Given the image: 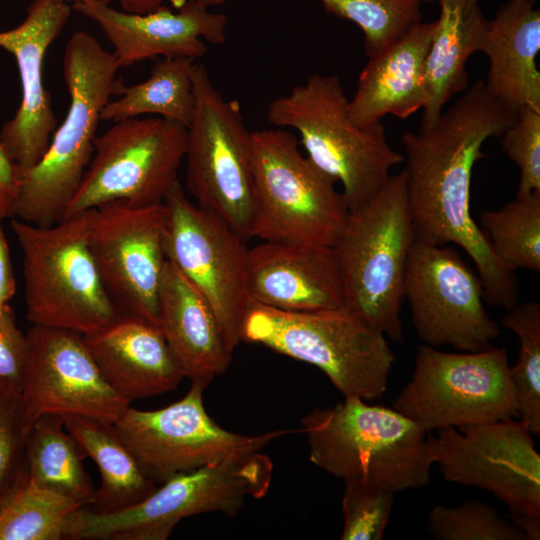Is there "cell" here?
<instances>
[{
  "label": "cell",
  "instance_id": "obj_1",
  "mask_svg": "<svg viewBox=\"0 0 540 540\" xmlns=\"http://www.w3.org/2000/svg\"><path fill=\"white\" fill-rule=\"evenodd\" d=\"M515 114L478 80L431 126L406 131L401 140L415 241L460 246L476 266L484 301L505 310L518 303L517 278L498 262L473 220L470 193L474 165L486 157L484 143L501 136Z\"/></svg>",
  "mask_w": 540,
  "mask_h": 540
},
{
  "label": "cell",
  "instance_id": "obj_2",
  "mask_svg": "<svg viewBox=\"0 0 540 540\" xmlns=\"http://www.w3.org/2000/svg\"><path fill=\"white\" fill-rule=\"evenodd\" d=\"M112 52L78 31L63 58L69 108L42 158L19 174L14 217L48 227L65 217L94 153L101 111L123 86Z\"/></svg>",
  "mask_w": 540,
  "mask_h": 540
},
{
  "label": "cell",
  "instance_id": "obj_3",
  "mask_svg": "<svg viewBox=\"0 0 540 540\" xmlns=\"http://www.w3.org/2000/svg\"><path fill=\"white\" fill-rule=\"evenodd\" d=\"M349 99L337 75L311 74L287 94L273 99L268 121L297 132L306 156L335 183L349 212L373 199L389 180L404 155L388 142L382 122L356 124Z\"/></svg>",
  "mask_w": 540,
  "mask_h": 540
},
{
  "label": "cell",
  "instance_id": "obj_4",
  "mask_svg": "<svg viewBox=\"0 0 540 540\" xmlns=\"http://www.w3.org/2000/svg\"><path fill=\"white\" fill-rule=\"evenodd\" d=\"M301 424L310 461L344 482L368 481L394 493L430 482L427 432L394 408L348 396L312 410Z\"/></svg>",
  "mask_w": 540,
  "mask_h": 540
},
{
  "label": "cell",
  "instance_id": "obj_5",
  "mask_svg": "<svg viewBox=\"0 0 540 540\" xmlns=\"http://www.w3.org/2000/svg\"><path fill=\"white\" fill-rule=\"evenodd\" d=\"M414 242L406 175L401 170L390 176L373 199L349 212L333 246L342 281V307L396 343L404 339L400 313Z\"/></svg>",
  "mask_w": 540,
  "mask_h": 540
},
{
  "label": "cell",
  "instance_id": "obj_6",
  "mask_svg": "<svg viewBox=\"0 0 540 540\" xmlns=\"http://www.w3.org/2000/svg\"><path fill=\"white\" fill-rule=\"evenodd\" d=\"M241 341L320 369L344 396L381 398L395 362L386 336L343 307L288 312L250 300Z\"/></svg>",
  "mask_w": 540,
  "mask_h": 540
},
{
  "label": "cell",
  "instance_id": "obj_7",
  "mask_svg": "<svg viewBox=\"0 0 540 540\" xmlns=\"http://www.w3.org/2000/svg\"><path fill=\"white\" fill-rule=\"evenodd\" d=\"M93 209L41 227L12 218L22 252L26 318L32 325L96 332L120 317L88 246Z\"/></svg>",
  "mask_w": 540,
  "mask_h": 540
},
{
  "label": "cell",
  "instance_id": "obj_8",
  "mask_svg": "<svg viewBox=\"0 0 540 540\" xmlns=\"http://www.w3.org/2000/svg\"><path fill=\"white\" fill-rule=\"evenodd\" d=\"M273 464L260 452L175 475L138 503L112 513L77 510L68 525L72 540H166L184 518L220 512L235 515L247 498L264 497Z\"/></svg>",
  "mask_w": 540,
  "mask_h": 540
},
{
  "label": "cell",
  "instance_id": "obj_9",
  "mask_svg": "<svg viewBox=\"0 0 540 540\" xmlns=\"http://www.w3.org/2000/svg\"><path fill=\"white\" fill-rule=\"evenodd\" d=\"M255 212L252 237L333 247L349 209L335 182L283 128L251 132Z\"/></svg>",
  "mask_w": 540,
  "mask_h": 540
},
{
  "label": "cell",
  "instance_id": "obj_10",
  "mask_svg": "<svg viewBox=\"0 0 540 540\" xmlns=\"http://www.w3.org/2000/svg\"><path fill=\"white\" fill-rule=\"evenodd\" d=\"M195 109L187 127L186 185L201 209L247 240L255 212L251 132L238 100L225 98L195 64Z\"/></svg>",
  "mask_w": 540,
  "mask_h": 540
},
{
  "label": "cell",
  "instance_id": "obj_11",
  "mask_svg": "<svg viewBox=\"0 0 540 540\" xmlns=\"http://www.w3.org/2000/svg\"><path fill=\"white\" fill-rule=\"evenodd\" d=\"M393 408L427 433L518 416L506 349L447 353L420 345Z\"/></svg>",
  "mask_w": 540,
  "mask_h": 540
},
{
  "label": "cell",
  "instance_id": "obj_12",
  "mask_svg": "<svg viewBox=\"0 0 540 540\" xmlns=\"http://www.w3.org/2000/svg\"><path fill=\"white\" fill-rule=\"evenodd\" d=\"M186 144L187 127L171 120L115 121L95 138L92 159L65 217L117 200L137 206L163 202L179 181Z\"/></svg>",
  "mask_w": 540,
  "mask_h": 540
},
{
  "label": "cell",
  "instance_id": "obj_13",
  "mask_svg": "<svg viewBox=\"0 0 540 540\" xmlns=\"http://www.w3.org/2000/svg\"><path fill=\"white\" fill-rule=\"evenodd\" d=\"M201 384L191 383L180 400L157 410L129 406L113 424L143 472L161 484L200 467L248 456L298 430L244 435L222 428L207 413Z\"/></svg>",
  "mask_w": 540,
  "mask_h": 540
},
{
  "label": "cell",
  "instance_id": "obj_14",
  "mask_svg": "<svg viewBox=\"0 0 540 540\" xmlns=\"http://www.w3.org/2000/svg\"><path fill=\"white\" fill-rule=\"evenodd\" d=\"M163 250L205 297L219 321L228 348L241 342V326L250 303L248 248L239 234L192 203L177 181L164 198Z\"/></svg>",
  "mask_w": 540,
  "mask_h": 540
},
{
  "label": "cell",
  "instance_id": "obj_15",
  "mask_svg": "<svg viewBox=\"0 0 540 540\" xmlns=\"http://www.w3.org/2000/svg\"><path fill=\"white\" fill-rule=\"evenodd\" d=\"M438 429L430 453L447 482L492 493L511 517L540 518V455L532 434L512 418Z\"/></svg>",
  "mask_w": 540,
  "mask_h": 540
},
{
  "label": "cell",
  "instance_id": "obj_16",
  "mask_svg": "<svg viewBox=\"0 0 540 540\" xmlns=\"http://www.w3.org/2000/svg\"><path fill=\"white\" fill-rule=\"evenodd\" d=\"M404 297L426 345L476 352L492 347L499 325L484 306L481 280L450 245L415 241L407 262Z\"/></svg>",
  "mask_w": 540,
  "mask_h": 540
},
{
  "label": "cell",
  "instance_id": "obj_17",
  "mask_svg": "<svg viewBox=\"0 0 540 540\" xmlns=\"http://www.w3.org/2000/svg\"><path fill=\"white\" fill-rule=\"evenodd\" d=\"M165 223L164 202L137 206L117 200L93 208L88 246L120 316L158 326Z\"/></svg>",
  "mask_w": 540,
  "mask_h": 540
},
{
  "label": "cell",
  "instance_id": "obj_18",
  "mask_svg": "<svg viewBox=\"0 0 540 540\" xmlns=\"http://www.w3.org/2000/svg\"><path fill=\"white\" fill-rule=\"evenodd\" d=\"M21 388L27 425L45 414L114 424L130 406L110 386L82 334L32 325Z\"/></svg>",
  "mask_w": 540,
  "mask_h": 540
},
{
  "label": "cell",
  "instance_id": "obj_19",
  "mask_svg": "<svg viewBox=\"0 0 540 540\" xmlns=\"http://www.w3.org/2000/svg\"><path fill=\"white\" fill-rule=\"evenodd\" d=\"M71 10L72 5L63 0H33L21 24L0 32V48L14 56L22 92L14 117L0 130V144L19 174L42 158L57 128L43 66L47 49L68 22Z\"/></svg>",
  "mask_w": 540,
  "mask_h": 540
},
{
  "label": "cell",
  "instance_id": "obj_20",
  "mask_svg": "<svg viewBox=\"0 0 540 540\" xmlns=\"http://www.w3.org/2000/svg\"><path fill=\"white\" fill-rule=\"evenodd\" d=\"M195 1L146 13L117 10L102 0H77L72 9L95 22L113 47L120 68L156 57L197 59L207 43L226 41L227 17Z\"/></svg>",
  "mask_w": 540,
  "mask_h": 540
},
{
  "label": "cell",
  "instance_id": "obj_21",
  "mask_svg": "<svg viewBox=\"0 0 540 540\" xmlns=\"http://www.w3.org/2000/svg\"><path fill=\"white\" fill-rule=\"evenodd\" d=\"M247 289L265 307L306 312L343 306V289L333 247L262 241L248 248Z\"/></svg>",
  "mask_w": 540,
  "mask_h": 540
},
{
  "label": "cell",
  "instance_id": "obj_22",
  "mask_svg": "<svg viewBox=\"0 0 540 540\" xmlns=\"http://www.w3.org/2000/svg\"><path fill=\"white\" fill-rule=\"evenodd\" d=\"M103 376L127 403L175 390L185 378L160 328L120 316L83 335Z\"/></svg>",
  "mask_w": 540,
  "mask_h": 540
},
{
  "label": "cell",
  "instance_id": "obj_23",
  "mask_svg": "<svg viewBox=\"0 0 540 540\" xmlns=\"http://www.w3.org/2000/svg\"><path fill=\"white\" fill-rule=\"evenodd\" d=\"M158 327L191 383L207 388L229 368L233 352L213 308L168 260L158 292Z\"/></svg>",
  "mask_w": 540,
  "mask_h": 540
},
{
  "label": "cell",
  "instance_id": "obj_24",
  "mask_svg": "<svg viewBox=\"0 0 540 540\" xmlns=\"http://www.w3.org/2000/svg\"><path fill=\"white\" fill-rule=\"evenodd\" d=\"M435 28L436 20L419 22L395 43L368 58L349 100L352 121L368 126L387 115L406 119L422 109L423 71Z\"/></svg>",
  "mask_w": 540,
  "mask_h": 540
},
{
  "label": "cell",
  "instance_id": "obj_25",
  "mask_svg": "<svg viewBox=\"0 0 540 540\" xmlns=\"http://www.w3.org/2000/svg\"><path fill=\"white\" fill-rule=\"evenodd\" d=\"M540 10L535 0H508L488 21L482 52L489 60L488 93L516 112L540 110Z\"/></svg>",
  "mask_w": 540,
  "mask_h": 540
},
{
  "label": "cell",
  "instance_id": "obj_26",
  "mask_svg": "<svg viewBox=\"0 0 540 540\" xmlns=\"http://www.w3.org/2000/svg\"><path fill=\"white\" fill-rule=\"evenodd\" d=\"M437 1L440 15L424 65L420 129L431 126L445 105L467 89L466 63L482 52L488 25L478 0Z\"/></svg>",
  "mask_w": 540,
  "mask_h": 540
},
{
  "label": "cell",
  "instance_id": "obj_27",
  "mask_svg": "<svg viewBox=\"0 0 540 540\" xmlns=\"http://www.w3.org/2000/svg\"><path fill=\"white\" fill-rule=\"evenodd\" d=\"M62 418L67 431L86 457L95 462L101 475L92 511L112 513L125 509L156 489L157 483L143 472L113 424L80 416Z\"/></svg>",
  "mask_w": 540,
  "mask_h": 540
},
{
  "label": "cell",
  "instance_id": "obj_28",
  "mask_svg": "<svg viewBox=\"0 0 540 540\" xmlns=\"http://www.w3.org/2000/svg\"><path fill=\"white\" fill-rule=\"evenodd\" d=\"M85 457L61 416L45 414L29 424L25 461L30 480L86 507L94 503L96 488L84 468Z\"/></svg>",
  "mask_w": 540,
  "mask_h": 540
},
{
  "label": "cell",
  "instance_id": "obj_29",
  "mask_svg": "<svg viewBox=\"0 0 540 540\" xmlns=\"http://www.w3.org/2000/svg\"><path fill=\"white\" fill-rule=\"evenodd\" d=\"M194 61L185 57L159 59L146 80L121 87L117 99H110L103 107L101 120L115 122L148 114L188 127L195 109Z\"/></svg>",
  "mask_w": 540,
  "mask_h": 540
},
{
  "label": "cell",
  "instance_id": "obj_30",
  "mask_svg": "<svg viewBox=\"0 0 540 540\" xmlns=\"http://www.w3.org/2000/svg\"><path fill=\"white\" fill-rule=\"evenodd\" d=\"M480 224L502 267L540 272V192L482 211Z\"/></svg>",
  "mask_w": 540,
  "mask_h": 540
},
{
  "label": "cell",
  "instance_id": "obj_31",
  "mask_svg": "<svg viewBox=\"0 0 540 540\" xmlns=\"http://www.w3.org/2000/svg\"><path fill=\"white\" fill-rule=\"evenodd\" d=\"M82 507L39 487L27 475L0 506V540L66 539L70 519Z\"/></svg>",
  "mask_w": 540,
  "mask_h": 540
},
{
  "label": "cell",
  "instance_id": "obj_32",
  "mask_svg": "<svg viewBox=\"0 0 540 540\" xmlns=\"http://www.w3.org/2000/svg\"><path fill=\"white\" fill-rule=\"evenodd\" d=\"M501 325L519 340L516 363L509 366L519 420L532 435L540 434V306L537 302L516 303L506 310Z\"/></svg>",
  "mask_w": 540,
  "mask_h": 540
},
{
  "label": "cell",
  "instance_id": "obj_33",
  "mask_svg": "<svg viewBox=\"0 0 540 540\" xmlns=\"http://www.w3.org/2000/svg\"><path fill=\"white\" fill-rule=\"evenodd\" d=\"M326 12L356 24L372 57L421 22L420 0H318Z\"/></svg>",
  "mask_w": 540,
  "mask_h": 540
},
{
  "label": "cell",
  "instance_id": "obj_34",
  "mask_svg": "<svg viewBox=\"0 0 540 540\" xmlns=\"http://www.w3.org/2000/svg\"><path fill=\"white\" fill-rule=\"evenodd\" d=\"M428 516L427 530L438 540H527L518 525L482 501L457 507L437 505Z\"/></svg>",
  "mask_w": 540,
  "mask_h": 540
},
{
  "label": "cell",
  "instance_id": "obj_35",
  "mask_svg": "<svg viewBox=\"0 0 540 540\" xmlns=\"http://www.w3.org/2000/svg\"><path fill=\"white\" fill-rule=\"evenodd\" d=\"M342 498V540L383 539L392 512L394 492L378 484L345 481Z\"/></svg>",
  "mask_w": 540,
  "mask_h": 540
},
{
  "label": "cell",
  "instance_id": "obj_36",
  "mask_svg": "<svg viewBox=\"0 0 540 540\" xmlns=\"http://www.w3.org/2000/svg\"><path fill=\"white\" fill-rule=\"evenodd\" d=\"M25 420L21 394L0 380V506L27 477Z\"/></svg>",
  "mask_w": 540,
  "mask_h": 540
},
{
  "label": "cell",
  "instance_id": "obj_37",
  "mask_svg": "<svg viewBox=\"0 0 540 540\" xmlns=\"http://www.w3.org/2000/svg\"><path fill=\"white\" fill-rule=\"evenodd\" d=\"M501 137L503 151L519 168L516 196L540 192V110L518 109Z\"/></svg>",
  "mask_w": 540,
  "mask_h": 540
},
{
  "label": "cell",
  "instance_id": "obj_38",
  "mask_svg": "<svg viewBox=\"0 0 540 540\" xmlns=\"http://www.w3.org/2000/svg\"><path fill=\"white\" fill-rule=\"evenodd\" d=\"M28 360L26 334L17 327L13 309L0 311V380L21 392Z\"/></svg>",
  "mask_w": 540,
  "mask_h": 540
},
{
  "label": "cell",
  "instance_id": "obj_39",
  "mask_svg": "<svg viewBox=\"0 0 540 540\" xmlns=\"http://www.w3.org/2000/svg\"><path fill=\"white\" fill-rule=\"evenodd\" d=\"M18 182L19 171L0 144V214L4 218L14 217Z\"/></svg>",
  "mask_w": 540,
  "mask_h": 540
},
{
  "label": "cell",
  "instance_id": "obj_40",
  "mask_svg": "<svg viewBox=\"0 0 540 540\" xmlns=\"http://www.w3.org/2000/svg\"><path fill=\"white\" fill-rule=\"evenodd\" d=\"M3 219L5 218L0 214V311L8 305L16 288L10 252L2 228Z\"/></svg>",
  "mask_w": 540,
  "mask_h": 540
},
{
  "label": "cell",
  "instance_id": "obj_41",
  "mask_svg": "<svg viewBox=\"0 0 540 540\" xmlns=\"http://www.w3.org/2000/svg\"><path fill=\"white\" fill-rule=\"evenodd\" d=\"M105 3L118 2L123 11L135 14H146L158 9L161 6L170 4L173 8H179L184 3L195 1L203 3L209 7L223 4L226 0H102ZM169 6V5H168Z\"/></svg>",
  "mask_w": 540,
  "mask_h": 540
},
{
  "label": "cell",
  "instance_id": "obj_42",
  "mask_svg": "<svg viewBox=\"0 0 540 540\" xmlns=\"http://www.w3.org/2000/svg\"><path fill=\"white\" fill-rule=\"evenodd\" d=\"M511 519L516 525L521 528L528 540L540 539V518L518 516L511 517Z\"/></svg>",
  "mask_w": 540,
  "mask_h": 540
},
{
  "label": "cell",
  "instance_id": "obj_43",
  "mask_svg": "<svg viewBox=\"0 0 540 540\" xmlns=\"http://www.w3.org/2000/svg\"><path fill=\"white\" fill-rule=\"evenodd\" d=\"M63 1H66V2H68V3H70V4L72 5V4H73L74 2H76L77 0H63Z\"/></svg>",
  "mask_w": 540,
  "mask_h": 540
},
{
  "label": "cell",
  "instance_id": "obj_44",
  "mask_svg": "<svg viewBox=\"0 0 540 540\" xmlns=\"http://www.w3.org/2000/svg\"><path fill=\"white\" fill-rule=\"evenodd\" d=\"M421 2H433V1H437V0H420Z\"/></svg>",
  "mask_w": 540,
  "mask_h": 540
}]
</instances>
